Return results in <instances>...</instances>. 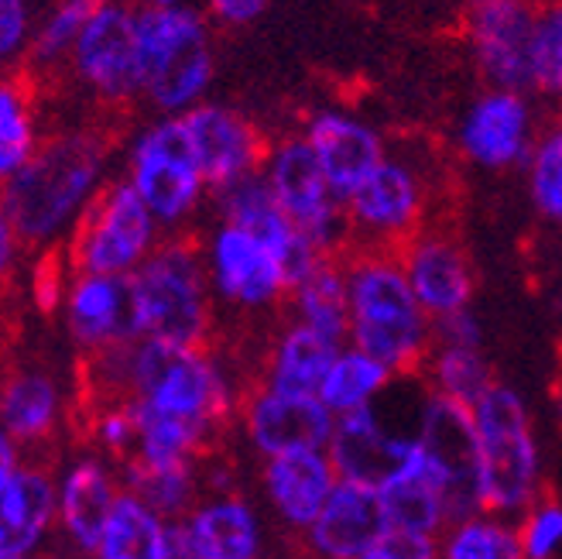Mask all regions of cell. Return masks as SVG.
<instances>
[{
  "label": "cell",
  "mask_w": 562,
  "mask_h": 559,
  "mask_svg": "<svg viewBox=\"0 0 562 559\" xmlns=\"http://www.w3.org/2000/svg\"><path fill=\"white\" fill-rule=\"evenodd\" d=\"M110 142L97 131H63L42 137L21 172L4 179V216L21 247H52L72 234L79 216L106 186Z\"/></svg>",
  "instance_id": "6da1fadb"
},
{
  "label": "cell",
  "mask_w": 562,
  "mask_h": 559,
  "mask_svg": "<svg viewBox=\"0 0 562 559\" xmlns=\"http://www.w3.org/2000/svg\"><path fill=\"white\" fill-rule=\"evenodd\" d=\"M350 278V347L395 374H422L432 354V316L408 282L395 250L353 247L344 255Z\"/></svg>",
  "instance_id": "7a4b0ae2"
},
{
  "label": "cell",
  "mask_w": 562,
  "mask_h": 559,
  "mask_svg": "<svg viewBox=\"0 0 562 559\" xmlns=\"http://www.w3.org/2000/svg\"><path fill=\"white\" fill-rule=\"evenodd\" d=\"M473 418L481 508L501 518H521L542 497V454L525 399L497 381L473 405Z\"/></svg>",
  "instance_id": "3957f363"
},
{
  "label": "cell",
  "mask_w": 562,
  "mask_h": 559,
  "mask_svg": "<svg viewBox=\"0 0 562 559\" xmlns=\"http://www.w3.org/2000/svg\"><path fill=\"white\" fill-rule=\"evenodd\" d=\"M140 79L158 118H186L206 103L213 82V35L195 8H137Z\"/></svg>",
  "instance_id": "277c9868"
},
{
  "label": "cell",
  "mask_w": 562,
  "mask_h": 559,
  "mask_svg": "<svg viewBox=\"0 0 562 559\" xmlns=\"http://www.w3.org/2000/svg\"><path fill=\"white\" fill-rule=\"evenodd\" d=\"M140 329L151 340L210 350L216 333L206 255L192 241H161L134 275Z\"/></svg>",
  "instance_id": "5b68a950"
},
{
  "label": "cell",
  "mask_w": 562,
  "mask_h": 559,
  "mask_svg": "<svg viewBox=\"0 0 562 559\" xmlns=\"http://www.w3.org/2000/svg\"><path fill=\"white\" fill-rule=\"evenodd\" d=\"M134 399L151 402L155 409L179 415L200 426L213 439L227 429L231 415L240 412L234 384L216 365L213 350L168 344V340H137L131 360Z\"/></svg>",
  "instance_id": "8992f818"
},
{
  "label": "cell",
  "mask_w": 562,
  "mask_h": 559,
  "mask_svg": "<svg viewBox=\"0 0 562 559\" xmlns=\"http://www.w3.org/2000/svg\"><path fill=\"white\" fill-rule=\"evenodd\" d=\"M155 213L127 179L106 182L69 237L72 275H134L158 247Z\"/></svg>",
  "instance_id": "52a82bcc"
},
{
  "label": "cell",
  "mask_w": 562,
  "mask_h": 559,
  "mask_svg": "<svg viewBox=\"0 0 562 559\" xmlns=\"http://www.w3.org/2000/svg\"><path fill=\"white\" fill-rule=\"evenodd\" d=\"M127 182L168 231L195 213L210 186L186 118H158L140 127L127 155Z\"/></svg>",
  "instance_id": "ba28073f"
},
{
  "label": "cell",
  "mask_w": 562,
  "mask_h": 559,
  "mask_svg": "<svg viewBox=\"0 0 562 559\" xmlns=\"http://www.w3.org/2000/svg\"><path fill=\"white\" fill-rule=\"evenodd\" d=\"M261 172L295 227L313 241L326 258H344L353 247L347 203L336 200V192L323 172L313 145L305 142V134L278 142L268 152Z\"/></svg>",
  "instance_id": "9c48e42d"
},
{
  "label": "cell",
  "mask_w": 562,
  "mask_h": 559,
  "mask_svg": "<svg viewBox=\"0 0 562 559\" xmlns=\"http://www.w3.org/2000/svg\"><path fill=\"white\" fill-rule=\"evenodd\" d=\"M426 206L429 186L418 165L402 155H387L378 172L347 200L353 247L398 250L422 231Z\"/></svg>",
  "instance_id": "30bf717a"
},
{
  "label": "cell",
  "mask_w": 562,
  "mask_h": 559,
  "mask_svg": "<svg viewBox=\"0 0 562 559\" xmlns=\"http://www.w3.org/2000/svg\"><path fill=\"white\" fill-rule=\"evenodd\" d=\"M72 76L100 103L121 107L140 97V38H137V8L106 0L82 27V35L69 55Z\"/></svg>",
  "instance_id": "8fae6325"
},
{
  "label": "cell",
  "mask_w": 562,
  "mask_h": 559,
  "mask_svg": "<svg viewBox=\"0 0 562 559\" xmlns=\"http://www.w3.org/2000/svg\"><path fill=\"white\" fill-rule=\"evenodd\" d=\"M536 18L539 0H476L467 32L491 90H536Z\"/></svg>",
  "instance_id": "7c38bea8"
},
{
  "label": "cell",
  "mask_w": 562,
  "mask_h": 559,
  "mask_svg": "<svg viewBox=\"0 0 562 559\" xmlns=\"http://www.w3.org/2000/svg\"><path fill=\"white\" fill-rule=\"evenodd\" d=\"M237 415L250 450H258L265 460L302 450H329L336 429V415L319 395H289L261 381L240 395Z\"/></svg>",
  "instance_id": "4fadbf2b"
},
{
  "label": "cell",
  "mask_w": 562,
  "mask_h": 559,
  "mask_svg": "<svg viewBox=\"0 0 562 559\" xmlns=\"http://www.w3.org/2000/svg\"><path fill=\"white\" fill-rule=\"evenodd\" d=\"M59 525V484L52 470L24 463L11 436L0 439V559L42 552Z\"/></svg>",
  "instance_id": "5bb4252c"
},
{
  "label": "cell",
  "mask_w": 562,
  "mask_h": 559,
  "mask_svg": "<svg viewBox=\"0 0 562 559\" xmlns=\"http://www.w3.org/2000/svg\"><path fill=\"white\" fill-rule=\"evenodd\" d=\"M206 268H210L213 295L247 313L278 305L292 292L289 275L281 268L274 250L261 244L250 231L227 220H220V227L210 234Z\"/></svg>",
  "instance_id": "9a60e30c"
},
{
  "label": "cell",
  "mask_w": 562,
  "mask_h": 559,
  "mask_svg": "<svg viewBox=\"0 0 562 559\" xmlns=\"http://www.w3.org/2000/svg\"><path fill=\"white\" fill-rule=\"evenodd\" d=\"M415 436L449 478V518L460 522L481 508V484H476V418L473 409L426 388L418 402ZM449 522V525H453Z\"/></svg>",
  "instance_id": "2e32d148"
},
{
  "label": "cell",
  "mask_w": 562,
  "mask_h": 559,
  "mask_svg": "<svg viewBox=\"0 0 562 559\" xmlns=\"http://www.w3.org/2000/svg\"><path fill=\"white\" fill-rule=\"evenodd\" d=\"M63 310L82 354L145 340L131 275H72Z\"/></svg>",
  "instance_id": "e0dca14e"
},
{
  "label": "cell",
  "mask_w": 562,
  "mask_h": 559,
  "mask_svg": "<svg viewBox=\"0 0 562 559\" xmlns=\"http://www.w3.org/2000/svg\"><path fill=\"white\" fill-rule=\"evenodd\" d=\"M536 121L525 93L487 90L476 97L460 124V152L487 172H504L536 152Z\"/></svg>",
  "instance_id": "ac0fdd59"
},
{
  "label": "cell",
  "mask_w": 562,
  "mask_h": 559,
  "mask_svg": "<svg viewBox=\"0 0 562 559\" xmlns=\"http://www.w3.org/2000/svg\"><path fill=\"white\" fill-rule=\"evenodd\" d=\"M117 467L100 454H79L59 473V533L76 559H97L106 522L124 488Z\"/></svg>",
  "instance_id": "d6986e66"
},
{
  "label": "cell",
  "mask_w": 562,
  "mask_h": 559,
  "mask_svg": "<svg viewBox=\"0 0 562 559\" xmlns=\"http://www.w3.org/2000/svg\"><path fill=\"white\" fill-rule=\"evenodd\" d=\"M395 255L405 265V275L422 302V310L432 320L470 310L476 278L457 237H449L446 231L422 227Z\"/></svg>",
  "instance_id": "ffe728a7"
},
{
  "label": "cell",
  "mask_w": 562,
  "mask_h": 559,
  "mask_svg": "<svg viewBox=\"0 0 562 559\" xmlns=\"http://www.w3.org/2000/svg\"><path fill=\"white\" fill-rule=\"evenodd\" d=\"M418 446L415 433H395L378 405L336 415V429L329 439V460L340 481H357L368 488H381Z\"/></svg>",
  "instance_id": "44dd1931"
},
{
  "label": "cell",
  "mask_w": 562,
  "mask_h": 559,
  "mask_svg": "<svg viewBox=\"0 0 562 559\" xmlns=\"http://www.w3.org/2000/svg\"><path fill=\"white\" fill-rule=\"evenodd\" d=\"M186 124L192 131L210 192H223L227 186L265 169L268 148L261 134L237 110L223 103H200L186 114Z\"/></svg>",
  "instance_id": "7402d4cb"
},
{
  "label": "cell",
  "mask_w": 562,
  "mask_h": 559,
  "mask_svg": "<svg viewBox=\"0 0 562 559\" xmlns=\"http://www.w3.org/2000/svg\"><path fill=\"white\" fill-rule=\"evenodd\" d=\"M391 533L378 488L340 481L333 488L323 515L305 533L308 559H360Z\"/></svg>",
  "instance_id": "603a6c76"
},
{
  "label": "cell",
  "mask_w": 562,
  "mask_h": 559,
  "mask_svg": "<svg viewBox=\"0 0 562 559\" xmlns=\"http://www.w3.org/2000/svg\"><path fill=\"white\" fill-rule=\"evenodd\" d=\"M305 142L313 145L340 203H347L387 158L381 134L344 110H316L305 124Z\"/></svg>",
  "instance_id": "cb8c5ba5"
},
{
  "label": "cell",
  "mask_w": 562,
  "mask_h": 559,
  "mask_svg": "<svg viewBox=\"0 0 562 559\" xmlns=\"http://www.w3.org/2000/svg\"><path fill=\"white\" fill-rule=\"evenodd\" d=\"M340 484L326 450H302L285 457H268L261 467V491L268 497L278 522H285L292 533H308L323 515L333 488Z\"/></svg>",
  "instance_id": "d4e9b609"
},
{
  "label": "cell",
  "mask_w": 562,
  "mask_h": 559,
  "mask_svg": "<svg viewBox=\"0 0 562 559\" xmlns=\"http://www.w3.org/2000/svg\"><path fill=\"white\" fill-rule=\"evenodd\" d=\"M391 528L398 533H415L439 539L446 533L449 518V478L442 467L415 446V454L391 473V478L378 488Z\"/></svg>",
  "instance_id": "484cf974"
},
{
  "label": "cell",
  "mask_w": 562,
  "mask_h": 559,
  "mask_svg": "<svg viewBox=\"0 0 562 559\" xmlns=\"http://www.w3.org/2000/svg\"><path fill=\"white\" fill-rule=\"evenodd\" d=\"M340 350L344 347L323 337L319 329L292 320L265 354L261 384L289 391V395H319V384L329 374L333 360L340 357Z\"/></svg>",
  "instance_id": "4316f807"
},
{
  "label": "cell",
  "mask_w": 562,
  "mask_h": 559,
  "mask_svg": "<svg viewBox=\"0 0 562 559\" xmlns=\"http://www.w3.org/2000/svg\"><path fill=\"white\" fill-rule=\"evenodd\" d=\"M186 525L206 559H261V518L234 491L200 501Z\"/></svg>",
  "instance_id": "83f0119b"
},
{
  "label": "cell",
  "mask_w": 562,
  "mask_h": 559,
  "mask_svg": "<svg viewBox=\"0 0 562 559\" xmlns=\"http://www.w3.org/2000/svg\"><path fill=\"white\" fill-rule=\"evenodd\" d=\"M4 436L18 446H45L63 423V388L42 368H18L4 381Z\"/></svg>",
  "instance_id": "f1b7e54d"
},
{
  "label": "cell",
  "mask_w": 562,
  "mask_h": 559,
  "mask_svg": "<svg viewBox=\"0 0 562 559\" xmlns=\"http://www.w3.org/2000/svg\"><path fill=\"white\" fill-rule=\"evenodd\" d=\"M299 323L319 329L336 344H350V278L344 258H323L316 271L289 295Z\"/></svg>",
  "instance_id": "f546056e"
},
{
  "label": "cell",
  "mask_w": 562,
  "mask_h": 559,
  "mask_svg": "<svg viewBox=\"0 0 562 559\" xmlns=\"http://www.w3.org/2000/svg\"><path fill=\"white\" fill-rule=\"evenodd\" d=\"M200 460H176V463H145L131 460L117 467L121 488L137 494L145 505H151L165 522H182L200 505Z\"/></svg>",
  "instance_id": "4dcf8cb0"
},
{
  "label": "cell",
  "mask_w": 562,
  "mask_h": 559,
  "mask_svg": "<svg viewBox=\"0 0 562 559\" xmlns=\"http://www.w3.org/2000/svg\"><path fill=\"white\" fill-rule=\"evenodd\" d=\"M168 525L137 494L121 491L97 559H168Z\"/></svg>",
  "instance_id": "1f68e13d"
},
{
  "label": "cell",
  "mask_w": 562,
  "mask_h": 559,
  "mask_svg": "<svg viewBox=\"0 0 562 559\" xmlns=\"http://www.w3.org/2000/svg\"><path fill=\"white\" fill-rule=\"evenodd\" d=\"M395 378L398 374L387 365H381V360H374L371 354H363L357 347H344L319 384V399L326 402L333 415H347V412L374 405L381 391Z\"/></svg>",
  "instance_id": "d6a6232c"
},
{
  "label": "cell",
  "mask_w": 562,
  "mask_h": 559,
  "mask_svg": "<svg viewBox=\"0 0 562 559\" xmlns=\"http://www.w3.org/2000/svg\"><path fill=\"white\" fill-rule=\"evenodd\" d=\"M422 378H426V388L436 391V395L463 402L470 409L497 384L481 347H446V344H432V354L422 365Z\"/></svg>",
  "instance_id": "836d02e7"
},
{
  "label": "cell",
  "mask_w": 562,
  "mask_h": 559,
  "mask_svg": "<svg viewBox=\"0 0 562 559\" xmlns=\"http://www.w3.org/2000/svg\"><path fill=\"white\" fill-rule=\"evenodd\" d=\"M439 559H528L518 522L491 512L467 515L446 525L439 536Z\"/></svg>",
  "instance_id": "e575fe53"
},
{
  "label": "cell",
  "mask_w": 562,
  "mask_h": 559,
  "mask_svg": "<svg viewBox=\"0 0 562 559\" xmlns=\"http://www.w3.org/2000/svg\"><path fill=\"white\" fill-rule=\"evenodd\" d=\"M106 4V0H55L38 21L32 45H27L24 59L32 72H48L55 66L69 63V55L82 35V27L93 21V14Z\"/></svg>",
  "instance_id": "d590c367"
},
{
  "label": "cell",
  "mask_w": 562,
  "mask_h": 559,
  "mask_svg": "<svg viewBox=\"0 0 562 559\" xmlns=\"http://www.w3.org/2000/svg\"><path fill=\"white\" fill-rule=\"evenodd\" d=\"M42 137L35 131L32 100L21 79H8L0 87V176L11 179L38 152Z\"/></svg>",
  "instance_id": "8d00e7d4"
},
{
  "label": "cell",
  "mask_w": 562,
  "mask_h": 559,
  "mask_svg": "<svg viewBox=\"0 0 562 559\" xmlns=\"http://www.w3.org/2000/svg\"><path fill=\"white\" fill-rule=\"evenodd\" d=\"M528 192L546 220L562 223V124L549 127L536 142L528 158Z\"/></svg>",
  "instance_id": "74e56055"
},
{
  "label": "cell",
  "mask_w": 562,
  "mask_h": 559,
  "mask_svg": "<svg viewBox=\"0 0 562 559\" xmlns=\"http://www.w3.org/2000/svg\"><path fill=\"white\" fill-rule=\"evenodd\" d=\"M536 90L552 100H562V0H539Z\"/></svg>",
  "instance_id": "f35d334b"
},
{
  "label": "cell",
  "mask_w": 562,
  "mask_h": 559,
  "mask_svg": "<svg viewBox=\"0 0 562 559\" xmlns=\"http://www.w3.org/2000/svg\"><path fill=\"white\" fill-rule=\"evenodd\" d=\"M518 533L528 559H555L562 549V501L552 494H542L518 518Z\"/></svg>",
  "instance_id": "ab89813d"
},
{
  "label": "cell",
  "mask_w": 562,
  "mask_h": 559,
  "mask_svg": "<svg viewBox=\"0 0 562 559\" xmlns=\"http://www.w3.org/2000/svg\"><path fill=\"white\" fill-rule=\"evenodd\" d=\"M32 8L27 0H0V55L4 63H18L32 45Z\"/></svg>",
  "instance_id": "60d3db41"
},
{
  "label": "cell",
  "mask_w": 562,
  "mask_h": 559,
  "mask_svg": "<svg viewBox=\"0 0 562 559\" xmlns=\"http://www.w3.org/2000/svg\"><path fill=\"white\" fill-rule=\"evenodd\" d=\"M360 559H439V539L391 528V533L374 549L363 552Z\"/></svg>",
  "instance_id": "b9f144b4"
},
{
  "label": "cell",
  "mask_w": 562,
  "mask_h": 559,
  "mask_svg": "<svg viewBox=\"0 0 562 559\" xmlns=\"http://www.w3.org/2000/svg\"><path fill=\"white\" fill-rule=\"evenodd\" d=\"M66 292H69L66 265L55 255L42 258V265L35 268V302L45 313H52V310H59V305H66Z\"/></svg>",
  "instance_id": "7bdbcfd3"
},
{
  "label": "cell",
  "mask_w": 562,
  "mask_h": 559,
  "mask_svg": "<svg viewBox=\"0 0 562 559\" xmlns=\"http://www.w3.org/2000/svg\"><path fill=\"white\" fill-rule=\"evenodd\" d=\"M432 344L446 347H481V323L470 316V310L432 320Z\"/></svg>",
  "instance_id": "ee69618b"
},
{
  "label": "cell",
  "mask_w": 562,
  "mask_h": 559,
  "mask_svg": "<svg viewBox=\"0 0 562 559\" xmlns=\"http://www.w3.org/2000/svg\"><path fill=\"white\" fill-rule=\"evenodd\" d=\"M206 8L220 24L244 27V24L258 21L268 11V0H206Z\"/></svg>",
  "instance_id": "f6af8a7d"
},
{
  "label": "cell",
  "mask_w": 562,
  "mask_h": 559,
  "mask_svg": "<svg viewBox=\"0 0 562 559\" xmlns=\"http://www.w3.org/2000/svg\"><path fill=\"white\" fill-rule=\"evenodd\" d=\"M168 559H206V556L200 552V546H195V539H192V533H189L186 518L168 525Z\"/></svg>",
  "instance_id": "bcb514c9"
},
{
  "label": "cell",
  "mask_w": 562,
  "mask_h": 559,
  "mask_svg": "<svg viewBox=\"0 0 562 559\" xmlns=\"http://www.w3.org/2000/svg\"><path fill=\"white\" fill-rule=\"evenodd\" d=\"M140 8H189V0H137Z\"/></svg>",
  "instance_id": "7dc6e473"
},
{
  "label": "cell",
  "mask_w": 562,
  "mask_h": 559,
  "mask_svg": "<svg viewBox=\"0 0 562 559\" xmlns=\"http://www.w3.org/2000/svg\"><path fill=\"white\" fill-rule=\"evenodd\" d=\"M8 559H55L48 552H27V556H8Z\"/></svg>",
  "instance_id": "c3c4849f"
}]
</instances>
